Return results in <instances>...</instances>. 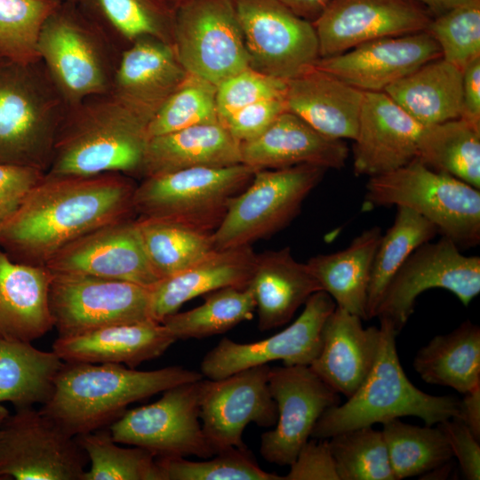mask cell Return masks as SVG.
Listing matches in <instances>:
<instances>
[{
    "label": "cell",
    "instance_id": "cell-1",
    "mask_svg": "<svg viewBox=\"0 0 480 480\" xmlns=\"http://www.w3.org/2000/svg\"><path fill=\"white\" fill-rule=\"evenodd\" d=\"M137 184L120 172L44 173L18 211L0 226V248L14 261L45 266L84 235L135 217Z\"/></svg>",
    "mask_w": 480,
    "mask_h": 480
},
{
    "label": "cell",
    "instance_id": "cell-2",
    "mask_svg": "<svg viewBox=\"0 0 480 480\" xmlns=\"http://www.w3.org/2000/svg\"><path fill=\"white\" fill-rule=\"evenodd\" d=\"M201 379V372L181 366L138 371L118 364L64 362L40 410L76 436L109 426L134 402Z\"/></svg>",
    "mask_w": 480,
    "mask_h": 480
},
{
    "label": "cell",
    "instance_id": "cell-3",
    "mask_svg": "<svg viewBox=\"0 0 480 480\" xmlns=\"http://www.w3.org/2000/svg\"><path fill=\"white\" fill-rule=\"evenodd\" d=\"M149 121L112 94L89 97L68 107L45 173L140 176Z\"/></svg>",
    "mask_w": 480,
    "mask_h": 480
},
{
    "label": "cell",
    "instance_id": "cell-4",
    "mask_svg": "<svg viewBox=\"0 0 480 480\" xmlns=\"http://www.w3.org/2000/svg\"><path fill=\"white\" fill-rule=\"evenodd\" d=\"M380 322L378 349L369 373L345 403L328 408L321 415L310 437L330 438L343 431L404 416L419 417L427 426L459 417L458 398L428 395L409 380L396 351L399 332L390 322Z\"/></svg>",
    "mask_w": 480,
    "mask_h": 480
},
{
    "label": "cell",
    "instance_id": "cell-5",
    "mask_svg": "<svg viewBox=\"0 0 480 480\" xmlns=\"http://www.w3.org/2000/svg\"><path fill=\"white\" fill-rule=\"evenodd\" d=\"M68 108L41 60H0V164L46 172Z\"/></svg>",
    "mask_w": 480,
    "mask_h": 480
},
{
    "label": "cell",
    "instance_id": "cell-6",
    "mask_svg": "<svg viewBox=\"0 0 480 480\" xmlns=\"http://www.w3.org/2000/svg\"><path fill=\"white\" fill-rule=\"evenodd\" d=\"M383 206L415 212L460 248L474 247L480 242V189L418 158L369 178L363 209Z\"/></svg>",
    "mask_w": 480,
    "mask_h": 480
},
{
    "label": "cell",
    "instance_id": "cell-7",
    "mask_svg": "<svg viewBox=\"0 0 480 480\" xmlns=\"http://www.w3.org/2000/svg\"><path fill=\"white\" fill-rule=\"evenodd\" d=\"M122 51L80 9L63 0L45 20L39 59L68 107L109 93Z\"/></svg>",
    "mask_w": 480,
    "mask_h": 480
},
{
    "label": "cell",
    "instance_id": "cell-8",
    "mask_svg": "<svg viewBox=\"0 0 480 480\" xmlns=\"http://www.w3.org/2000/svg\"><path fill=\"white\" fill-rule=\"evenodd\" d=\"M256 172L238 164L192 167L144 178L133 194L135 215L213 232L230 201L248 186Z\"/></svg>",
    "mask_w": 480,
    "mask_h": 480
},
{
    "label": "cell",
    "instance_id": "cell-9",
    "mask_svg": "<svg viewBox=\"0 0 480 480\" xmlns=\"http://www.w3.org/2000/svg\"><path fill=\"white\" fill-rule=\"evenodd\" d=\"M326 169L313 164L264 169L229 203L212 232L216 250L252 245L287 226Z\"/></svg>",
    "mask_w": 480,
    "mask_h": 480
},
{
    "label": "cell",
    "instance_id": "cell-10",
    "mask_svg": "<svg viewBox=\"0 0 480 480\" xmlns=\"http://www.w3.org/2000/svg\"><path fill=\"white\" fill-rule=\"evenodd\" d=\"M172 45L188 74L216 86L250 68L234 0H183L177 4Z\"/></svg>",
    "mask_w": 480,
    "mask_h": 480
},
{
    "label": "cell",
    "instance_id": "cell-11",
    "mask_svg": "<svg viewBox=\"0 0 480 480\" xmlns=\"http://www.w3.org/2000/svg\"><path fill=\"white\" fill-rule=\"evenodd\" d=\"M201 380L170 388L157 401L126 410L109 425L112 438L148 450L156 458L212 457L216 453L200 420Z\"/></svg>",
    "mask_w": 480,
    "mask_h": 480
},
{
    "label": "cell",
    "instance_id": "cell-12",
    "mask_svg": "<svg viewBox=\"0 0 480 480\" xmlns=\"http://www.w3.org/2000/svg\"><path fill=\"white\" fill-rule=\"evenodd\" d=\"M460 249L443 236L415 249L388 283L375 317L390 322L399 332L417 298L433 288L447 290L468 306L480 292V257L464 255Z\"/></svg>",
    "mask_w": 480,
    "mask_h": 480
},
{
    "label": "cell",
    "instance_id": "cell-13",
    "mask_svg": "<svg viewBox=\"0 0 480 480\" xmlns=\"http://www.w3.org/2000/svg\"><path fill=\"white\" fill-rule=\"evenodd\" d=\"M88 459L41 410L17 409L0 428V479L83 480Z\"/></svg>",
    "mask_w": 480,
    "mask_h": 480
},
{
    "label": "cell",
    "instance_id": "cell-14",
    "mask_svg": "<svg viewBox=\"0 0 480 480\" xmlns=\"http://www.w3.org/2000/svg\"><path fill=\"white\" fill-rule=\"evenodd\" d=\"M149 303L150 288L146 286L86 275L52 273L49 305L58 337L114 324L152 320Z\"/></svg>",
    "mask_w": 480,
    "mask_h": 480
},
{
    "label": "cell",
    "instance_id": "cell-15",
    "mask_svg": "<svg viewBox=\"0 0 480 480\" xmlns=\"http://www.w3.org/2000/svg\"><path fill=\"white\" fill-rule=\"evenodd\" d=\"M250 68L283 80L314 68L320 59L312 23L280 0H234Z\"/></svg>",
    "mask_w": 480,
    "mask_h": 480
},
{
    "label": "cell",
    "instance_id": "cell-16",
    "mask_svg": "<svg viewBox=\"0 0 480 480\" xmlns=\"http://www.w3.org/2000/svg\"><path fill=\"white\" fill-rule=\"evenodd\" d=\"M268 364L252 366L220 380H201L200 420L215 453L244 447L242 436L249 423L270 428L277 420L268 387Z\"/></svg>",
    "mask_w": 480,
    "mask_h": 480
},
{
    "label": "cell",
    "instance_id": "cell-17",
    "mask_svg": "<svg viewBox=\"0 0 480 480\" xmlns=\"http://www.w3.org/2000/svg\"><path fill=\"white\" fill-rule=\"evenodd\" d=\"M268 387L277 420L261 435L260 452L269 463L290 466L321 415L340 404V396L308 365L270 368Z\"/></svg>",
    "mask_w": 480,
    "mask_h": 480
},
{
    "label": "cell",
    "instance_id": "cell-18",
    "mask_svg": "<svg viewBox=\"0 0 480 480\" xmlns=\"http://www.w3.org/2000/svg\"><path fill=\"white\" fill-rule=\"evenodd\" d=\"M304 309L288 327L252 343L223 338L204 356L201 373L220 380L239 371L280 360L284 365H310L321 347L323 325L336 304L324 291L312 294Z\"/></svg>",
    "mask_w": 480,
    "mask_h": 480
},
{
    "label": "cell",
    "instance_id": "cell-19",
    "mask_svg": "<svg viewBox=\"0 0 480 480\" xmlns=\"http://www.w3.org/2000/svg\"><path fill=\"white\" fill-rule=\"evenodd\" d=\"M432 19L414 0H330L312 25L325 58L378 38L426 31Z\"/></svg>",
    "mask_w": 480,
    "mask_h": 480
},
{
    "label": "cell",
    "instance_id": "cell-20",
    "mask_svg": "<svg viewBox=\"0 0 480 480\" xmlns=\"http://www.w3.org/2000/svg\"><path fill=\"white\" fill-rule=\"evenodd\" d=\"M79 274L152 287L158 277L147 258L135 217L108 223L73 241L46 265Z\"/></svg>",
    "mask_w": 480,
    "mask_h": 480
},
{
    "label": "cell",
    "instance_id": "cell-21",
    "mask_svg": "<svg viewBox=\"0 0 480 480\" xmlns=\"http://www.w3.org/2000/svg\"><path fill=\"white\" fill-rule=\"evenodd\" d=\"M442 58L426 30L361 44L340 54L320 58L316 68L363 92H383L420 66Z\"/></svg>",
    "mask_w": 480,
    "mask_h": 480
},
{
    "label": "cell",
    "instance_id": "cell-22",
    "mask_svg": "<svg viewBox=\"0 0 480 480\" xmlns=\"http://www.w3.org/2000/svg\"><path fill=\"white\" fill-rule=\"evenodd\" d=\"M423 127L386 92H364L352 148L355 175L370 178L417 158Z\"/></svg>",
    "mask_w": 480,
    "mask_h": 480
},
{
    "label": "cell",
    "instance_id": "cell-23",
    "mask_svg": "<svg viewBox=\"0 0 480 480\" xmlns=\"http://www.w3.org/2000/svg\"><path fill=\"white\" fill-rule=\"evenodd\" d=\"M188 74L172 44L142 37L122 51L109 93L150 122Z\"/></svg>",
    "mask_w": 480,
    "mask_h": 480
},
{
    "label": "cell",
    "instance_id": "cell-24",
    "mask_svg": "<svg viewBox=\"0 0 480 480\" xmlns=\"http://www.w3.org/2000/svg\"><path fill=\"white\" fill-rule=\"evenodd\" d=\"M241 162L257 171L313 164L344 167L348 148L343 140L318 132L295 114L284 110L259 136L240 143Z\"/></svg>",
    "mask_w": 480,
    "mask_h": 480
},
{
    "label": "cell",
    "instance_id": "cell-25",
    "mask_svg": "<svg viewBox=\"0 0 480 480\" xmlns=\"http://www.w3.org/2000/svg\"><path fill=\"white\" fill-rule=\"evenodd\" d=\"M177 340L153 320L114 324L81 334L58 337L52 351L63 362L124 364L135 368L162 356Z\"/></svg>",
    "mask_w": 480,
    "mask_h": 480
},
{
    "label": "cell",
    "instance_id": "cell-26",
    "mask_svg": "<svg viewBox=\"0 0 480 480\" xmlns=\"http://www.w3.org/2000/svg\"><path fill=\"white\" fill-rule=\"evenodd\" d=\"M364 92L316 67L287 80L284 105L321 134L354 140Z\"/></svg>",
    "mask_w": 480,
    "mask_h": 480
},
{
    "label": "cell",
    "instance_id": "cell-27",
    "mask_svg": "<svg viewBox=\"0 0 480 480\" xmlns=\"http://www.w3.org/2000/svg\"><path fill=\"white\" fill-rule=\"evenodd\" d=\"M362 321L358 316L336 307L323 325L319 352L308 365L347 398L369 373L379 345L380 328H364Z\"/></svg>",
    "mask_w": 480,
    "mask_h": 480
},
{
    "label": "cell",
    "instance_id": "cell-28",
    "mask_svg": "<svg viewBox=\"0 0 480 480\" xmlns=\"http://www.w3.org/2000/svg\"><path fill=\"white\" fill-rule=\"evenodd\" d=\"M52 277L47 267L16 262L0 248V338L32 342L53 328Z\"/></svg>",
    "mask_w": 480,
    "mask_h": 480
},
{
    "label": "cell",
    "instance_id": "cell-29",
    "mask_svg": "<svg viewBox=\"0 0 480 480\" xmlns=\"http://www.w3.org/2000/svg\"><path fill=\"white\" fill-rule=\"evenodd\" d=\"M255 261L251 245L216 250L192 267L160 279L150 287L151 319L162 323L197 296L225 287H247Z\"/></svg>",
    "mask_w": 480,
    "mask_h": 480
},
{
    "label": "cell",
    "instance_id": "cell-30",
    "mask_svg": "<svg viewBox=\"0 0 480 480\" xmlns=\"http://www.w3.org/2000/svg\"><path fill=\"white\" fill-rule=\"evenodd\" d=\"M249 286L261 331L285 324L312 294L323 291L307 263L297 261L290 247L256 254Z\"/></svg>",
    "mask_w": 480,
    "mask_h": 480
},
{
    "label": "cell",
    "instance_id": "cell-31",
    "mask_svg": "<svg viewBox=\"0 0 480 480\" xmlns=\"http://www.w3.org/2000/svg\"><path fill=\"white\" fill-rule=\"evenodd\" d=\"M238 164H242L240 142L220 122L208 123L149 138L140 176Z\"/></svg>",
    "mask_w": 480,
    "mask_h": 480
},
{
    "label": "cell",
    "instance_id": "cell-32",
    "mask_svg": "<svg viewBox=\"0 0 480 480\" xmlns=\"http://www.w3.org/2000/svg\"><path fill=\"white\" fill-rule=\"evenodd\" d=\"M383 92L424 127L456 119L461 114L462 70L439 58Z\"/></svg>",
    "mask_w": 480,
    "mask_h": 480
},
{
    "label": "cell",
    "instance_id": "cell-33",
    "mask_svg": "<svg viewBox=\"0 0 480 480\" xmlns=\"http://www.w3.org/2000/svg\"><path fill=\"white\" fill-rule=\"evenodd\" d=\"M375 226L360 233L346 248L318 254L306 263L336 307L366 320V300L374 254L381 237Z\"/></svg>",
    "mask_w": 480,
    "mask_h": 480
},
{
    "label": "cell",
    "instance_id": "cell-34",
    "mask_svg": "<svg viewBox=\"0 0 480 480\" xmlns=\"http://www.w3.org/2000/svg\"><path fill=\"white\" fill-rule=\"evenodd\" d=\"M427 383L466 394L480 385V328L467 320L452 332L435 336L412 362Z\"/></svg>",
    "mask_w": 480,
    "mask_h": 480
},
{
    "label": "cell",
    "instance_id": "cell-35",
    "mask_svg": "<svg viewBox=\"0 0 480 480\" xmlns=\"http://www.w3.org/2000/svg\"><path fill=\"white\" fill-rule=\"evenodd\" d=\"M121 51L142 37L172 44L173 0H74Z\"/></svg>",
    "mask_w": 480,
    "mask_h": 480
},
{
    "label": "cell",
    "instance_id": "cell-36",
    "mask_svg": "<svg viewBox=\"0 0 480 480\" xmlns=\"http://www.w3.org/2000/svg\"><path fill=\"white\" fill-rule=\"evenodd\" d=\"M63 364L52 350L0 338V404L9 402L16 410L43 405L53 392Z\"/></svg>",
    "mask_w": 480,
    "mask_h": 480
},
{
    "label": "cell",
    "instance_id": "cell-37",
    "mask_svg": "<svg viewBox=\"0 0 480 480\" xmlns=\"http://www.w3.org/2000/svg\"><path fill=\"white\" fill-rule=\"evenodd\" d=\"M417 158L480 189V126L459 117L423 127Z\"/></svg>",
    "mask_w": 480,
    "mask_h": 480
},
{
    "label": "cell",
    "instance_id": "cell-38",
    "mask_svg": "<svg viewBox=\"0 0 480 480\" xmlns=\"http://www.w3.org/2000/svg\"><path fill=\"white\" fill-rule=\"evenodd\" d=\"M148 262L158 279L176 275L216 251L212 232L161 219L136 218Z\"/></svg>",
    "mask_w": 480,
    "mask_h": 480
},
{
    "label": "cell",
    "instance_id": "cell-39",
    "mask_svg": "<svg viewBox=\"0 0 480 480\" xmlns=\"http://www.w3.org/2000/svg\"><path fill=\"white\" fill-rule=\"evenodd\" d=\"M394 223L381 235L370 275L366 300V320L375 317L388 283L412 252L431 241L438 233L436 226L415 212L398 206Z\"/></svg>",
    "mask_w": 480,
    "mask_h": 480
},
{
    "label": "cell",
    "instance_id": "cell-40",
    "mask_svg": "<svg viewBox=\"0 0 480 480\" xmlns=\"http://www.w3.org/2000/svg\"><path fill=\"white\" fill-rule=\"evenodd\" d=\"M200 306L176 312L162 324L178 340L202 339L226 332L252 318L255 301L250 286L225 287L207 293Z\"/></svg>",
    "mask_w": 480,
    "mask_h": 480
},
{
    "label": "cell",
    "instance_id": "cell-41",
    "mask_svg": "<svg viewBox=\"0 0 480 480\" xmlns=\"http://www.w3.org/2000/svg\"><path fill=\"white\" fill-rule=\"evenodd\" d=\"M395 480L426 474L447 463L452 452L442 429L404 423L398 419L382 424Z\"/></svg>",
    "mask_w": 480,
    "mask_h": 480
},
{
    "label": "cell",
    "instance_id": "cell-42",
    "mask_svg": "<svg viewBox=\"0 0 480 480\" xmlns=\"http://www.w3.org/2000/svg\"><path fill=\"white\" fill-rule=\"evenodd\" d=\"M91 463L83 480H161L156 456L144 448L117 445L108 429L75 436Z\"/></svg>",
    "mask_w": 480,
    "mask_h": 480
},
{
    "label": "cell",
    "instance_id": "cell-43",
    "mask_svg": "<svg viewBox=\"0 0 480 480\" xmlns=\"http://www.w3.org/2000/svg\"><path fill=\"white\" fill-rule=\"evenodd\" d=\"M328 439L340 480H395L380 430L367 426Z\"/></svg>",
    "mask_w": 480,
    "mask_h": 480
},
{
    "label": "cell",
    "instance_id": "cell-44",
    "mask_svg": "<svg viewBox=\"0 0 480 480\" xmlns=\"http://www.w3.org/2000/svg\"><path fill=\"white\" fill-rule=\"evenodd\" d=\"M63 0H0V60L28 64L47 18Z\"/></svg>",
    "mask_w": 480,
    "mask_h": 480
},
{
    "label": "cell",
    "instance_id": "cell-45",
    "mask_svg": "<svg viewBox=\"0 0 480 480\" xmlns=\"http://www.w3.org/2000/svg\"><path fill=\"white\" fill-rule=\"evenodd\" d=\"M156 460L161 480H284L282 476L263 470L245 446L220 451L204 461L185 457Z\"/></svg>",
    "mask_w": 480,
    "mask_h": 480
},
{
    "label": "cell",
    "instance_id": "cell-46",
    "mask_svg": "<svg viewBox=\"0 0 480 480\" xmlns=\"http://www.w3.org/2000/svg\"><path fill=\"white\" fill-rule=\"evenodd\" d=\"M216 91L215 84L188 74L149 122L148 137L219 122Z\"/></svg>",
    "mask_w": 480,
    "mask_h": 480
},
{
    "label": "cell",
    "instance_id": "cell-47",
    "mask_svg": "<svg viewBox=\"0 0 480 480\" xmlns=\"http://www.w3.org/2000/svg\"><path fill=\"white\" fill-rule=\"evenodd\" d=\"M428 31L442 58L460 70L480 56V0H469L433 18Z\"/></svg>",
    "mask_w": 480,
    "mask_h": 480
},
{
    "label": "cell",
    "instance_id": "cell-48",
    "mask_svg": "<svg viewBox=\"0 0 480 480\" xmlns=\"http://www.w3.org/2000/svg\"><path fill=\"white\" fill-rule=\"evenodd\" d=\"M287 81L247 68L217 85L216 108L219 122L254 102L284 98Z\"/></svg>",
    "mask_w": 480,
    "mask_h": 480
},
{
    "label": "cell",
    "instance_id": "cell-49",
    "mask_svg": "<svg viewBox=\"0 0 480 480\" xmlns=\"http://www.w3.org/2000/svg\"><path fill=\"white\" fill-rule=\"evenodd\" d=\"M284 110L283 98L267 99L237 110L220 124L235 140L242 143L262 133Z\"/></svg>",
    "mask_w": 480,
    "mask_h": 480
},
{
    "label": "cell",
    "instance_id": "cell-50",
    "mask_svg": "<svg viewBox=\"0 0 480 480\" xmlns=\"http://www.w3.org/2000/svg\"><path fill=\"white\" fill-rule=\"evenodd\" d=\"M44 173L32 167L0 164V226L18 211Z\"/></svg>",
    "mask_w": 480,
    "mask_h": 480
},
{
    "label": "cell",
    "instance_id": "cell-51",
    "mask_svg": "<svg viewBox=\"0 0 480 480\" xmlns=\"http://www.w3.org/2000/svg\"><path fill=\"white\" fill-rule=\"evenodd\" d=\"M308 439L284 480H340L328 438Z\"/></svg>",
    "mask_w": 480,
    "mask_h": 480
},
{
    "label": "cell",
    "instance_id": "cell-52",
    "mask_svg": "<svg viewBox=\"0 0 480 480\" xmlns=\"http://www.w3.org/2000/svg\"><path fill=\"white\" fill-rule=\"evenodd\" d=\"M445 436L452 456H455L466 479H480V445L470 429L457 418L437 424Z\"/></svg>",
    "mask_w": 480,
    "mask_h": 480
},
{
    "label": "cell",
    "instance_id": "cell-53",
    "mask_svg": "<svg viewBox=\"0 0 480 480\" xmlns=\"http://www.w3.org/2000/svg\"><path fill=\"white\" fill-rule=\"evenodd\" d=\"M461 118L480 126V56L462 70Z\"/></svg>",
    "mask_w": 480,
    "mask_h": 480
},
{
    "label": "cell",
    "instance_id": "cell-54",
    "mask_svg": "<svg viewBox=\"0 0 480 480\" xmlns=\"http://www.w3.org/2000/svg\"><path fill=\"white\" fill-rule=\"evenodd\" d=\"M460 419L480 439V385L464 394L460 400Z\"/></svg>",
    "mask_w": 480,
    "mask_h": 480
},
{
    "label": "cell",
    "instance_id": "cell-55",
    "mask_svg": "<svg viewBox=\"0 0 480 480\" xmlns=\"http://www.w3.org/2000/svg\"><path fill=\"white\" fill-rule=\"evenodd\" d=\"M295 14L311 23L319 16L330 0H280Z\"/></svg>",
    "mask_w": 480,
    "mask_h": 480
},
{
    "label": "cell",
    "instance_id": "cell-56",
    "mask_svg": "<svg viewBox=\"0 0 480 480\" xmlns=\"http://www.w3.org/2000/svg\"><path fill=\"white\" fill-rule=\"evenodd\" d=\"M423 5L431 14L440 15L469 0H414Z\"/></svg>",
    "mask_w": 480,
    "mask_h": 480
},
{
    "label": "cell",
    "instance_id": "cell-57",
    "mask_svg": "<svg viewBox=\"0 0 480 480\" xmlns=\"http://www.w3.org/2000/svg\"><path fill=\"white\" fill-rule=\"evenodd\" d=\"M9 410L3 404H0V428L3 422L9 416Z\"/></svg>",
    "mask_w": 480,
    "mask_h": 480
},
{
    "label": "cell",
    "instance_id": "cell-58",
    "mask_svg": "<svg viewBox=\"0 0 480 480\" xmlns=\"http://www.w3.org/2000/svg\"><path fill=\"white\" fill-rule=\"evenodd\" d=\"M176 4H179L180 2L183 1V0H173Z\"/></svg>",
    "mask_w": 480,
    "mask_h": 480
}]
</instances>
